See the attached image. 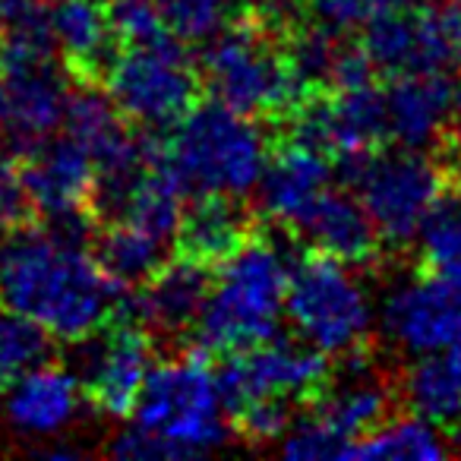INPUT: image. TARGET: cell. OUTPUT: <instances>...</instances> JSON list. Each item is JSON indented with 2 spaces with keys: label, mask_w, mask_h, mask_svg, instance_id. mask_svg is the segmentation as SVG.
Returning a JSON list of instances; mask_svg holds the SVG:
<instances>
[{
  "label": "cell",
  "mask_w": 461,
  "mask_h": 461,
  "mask_svg": "<svg viewBox=\"0 0 461 461\" xmlns=\"http://www.w3.org/2000/svg\"><path fill=\"white\" fill-rule=\"evenodd\" d=\"M89 247L45 221L0 234V307L32 316L60 341L108 326L127 291Z\"/></svg>",
  "instance_id": "6da1fadb"
},
{
  "label": "cell",
  "mask_w": 461,
  "mask_h": 461,
  "mask_svg": "<svg viewBox=\"0 0 461 461\" xmlns=\"http://www.w3.org/2000/svg\"><path fill=\"white\" fill-rule=\"evenodd\" d=\"M230 439L218 370L203 357H171L149 370L130 423L108 452L127 461H180L212 455Z\"/></svg>",
  "instance_id": "7a4b0ae2"
},
{
  "label": "cell",
  "mask_w": 461,
  "mask_h": 461,
  "mask_svg": "<svg viewBox=\"0 0 461 461\" xmlns=\"http://www.w3.org/2000/svg\"><path fill=\"white\" fill-rule=\"evenodd\" d=\"M165 165L190 196L244 199L257 193L272 158V142L257 117L221 102L193 104L161 146Z\"/></svg>",
  "instance_id": "3957f363"
},
{
  "label": "cell",
  "mask_w": 461,
  "mask_h": 461,
  "mask_svg": "<svg viewBox=\"0 0 461 461\" xmlns=\"http://www.w3.org/2000/svg\"><path fill=\"white\" fill-rule=\"evenodd\" d=\"M291 263L276 240L250 238L218 263L209 301L196 322L205 351H244L278 332L288 303Z\"/></svg>",
  "instance_id": "277c9868"
},
{
  "label": "cell",
  "mask_w": 461,
  "mask_h": 461,
  "mask_svg": "<svg viewBox=\"0 0 461 461\" xmlns=\"http://www.w3.org/2000/svg\"><path fill=\"white\" fill-rule=\"evenodd\" d=\"M285 316L297 339L326 357H351L364 351L379 326V303L357 276V266L313 253L291 263Z\"/></svg>",
  "instance_id": "5b68a950"
},
{
  "label": "cell",
  "mask_w": 461,
  "mask_h": 461,
  "mask_svg": "<svg viewBox=\"0 0 461 461\" xmlns=\"http://www.w3.org/2000/svg\"><path fill=\"white\" fill-rule=\"evenodd\" d=\"M203 79L215 102L247 117H278L307 95L282 41L257 23H230L205 41Z\"/></svg>",
  "instance_id": "8992f818"
},
{
  "label": "cell",
  "mask_w": 461,
  "mask_h": 461,
  "mask_svg": "<svg viewBox=\"0 0 461 461\" xmlns=\"http://www.w3.org/2000/svg\"><path fill=\"white\" fill-rule=\"evenodd\" d=\"M345 184L360 196L385 247L404 250L446 196V171L423 149H392L383 155H345L339 165Z\"/></svg>",
  "instance_id": "52a82bcc"
},
{
  "label": "cell",
  "mask_w": 461,
  "mask_h": 461,
  "mask_svg": "<svg viewBox=\"0 0 461 461\" xmlns=\"http://www.w3.org/2000/svg\"><path fill=\"white\" fill-rule=\"evenodd\" d=\"M102 86L121 114L146 130L174 127L199 98V73L180 39L161 45H121Z\"/></svg>",
  "instance_id": "ba28073f"
},
{
  "label": "cell",
  "mask_w": 461,
  "mask_h": 461,
  "mask_svg": "<svg viewBox=\"0 0 461 461\" xmlns=\"http://www.w3.org/2000/svg\"><path fill=\"white\" fill-rule=\"evenodd\" d=\"M360 48L385 77L461 70V0H420L392 10L364 29Z\"/></svg>",
  "instance_id": "9c48e42d"
},
{
  "label": "cell",
  "mask_w": 461,
  "mask_h": 461,
  "mask_svg": "<svg viewBox=\"0 0 461 461\" xmlns=\"http://www.w3.org/2000/svg\"><path fill=\"white\" fill-rule=\"evenodd\" d=\"M329 383V357L301 339L259 341L244 351L228 354L218 366L224 408L230 420L238 411L257 402H288L301 404L316 398Z\"/></svg>",
  "instance_id": "30bf717a"
},
{
  "label": "cell",
  "mask_w": 461,
  "mask_h": 461,
  "mask_svg": "<svg viewBox=\"0 0 461 461\" xmlns=\"http://www.w3.org/2000/svg\"><path fill=\"white\" fill-rule=\"evenodd\" d=\"M77 354L70 366L86 392L92 411L104 417H130L140 402L152 360V335L136 320L114 316L108 326L73 341Z\"/></svg>",
  "instance_id": "8fae6325"
},
{
  "label": "cell",
  "mask_w": 461,
  "mask_h": 461,
  "mask_svg": "<svg viewBox=\"0 0 461 461\" xmlns=\"http://www.w3.org/2000/svg\"><path fill=\"white\" fill-rule=\"evenodd\" d=\"M379 332L404 357L461 348V288L439 276H404L379 301Z\"/></svg>",
  "instance_id": "7c38bea8"
},
{
  "label": "cell",
  "mask_w": 461,
  "mask_h": 461,
  "mask_svg": "<svg viewBox=\"0 0 461 461\" xmlns=\"http://www.w3.org/2000/svg\"><path fill=\"white\" fill-rule=\"evenodd\" d=\"M294 111L291 140L326 155H360L389 140L385 98L373 83L320 92Z\"/></svg>",
  "instance_id": "4fadbf2b"
},
{
  "label": "cell",
  "mask_w": 461,
  "mask_h": 461,
  "mask_svg": "<svg viewBox=\"0 0 461 461\" xmlns=\"http://www.w3.org/2000/svg\"><path fill=\"white\" fill-rule=\"evenodd\" d=\"M209 291V263L180 253L177 259H167L149 282H142L136 294H123L117 316L142 322L152 332L180 335L186 329H196Z\"/></svg>",
  "instance_id": "5bb4252c"
},
{
  "label": "cell",
  "mask_w": 461,
  "mask_h": 461,
  "mask_svg": "<svg viewBox=\"0 0 461 461\" xmlns=\"http://www.w3.org/2000/svg\"><path fill=\"white\" fill-rule=\"evenodd\" d=\"M23 177H26L41 221L79 215V212H89L92 203L95 158L70 133L51 136L23 158Z\"/></svg>",
  "instance_id": "9a60e30c"
},
{
  "label": "cell",
  "mask_w": 461,
  "mask_h": 461,
  "mask_svg": "<svg viewBox=\"0 0 461 461\" xmlns=\"http://www.w3.org/2000/svg\"><path fill=\"white\" fill-rule=\"evenodd\" d=\"M389 142L427 149L448 133L458 111V86L448 73H402L383 89Z\"/></svg>",
  "instance_id": "2e32d148"
},
{
  "label": "cell",
  "mask_w": 461,
  "mask_h": 461,
  "mask_svg": "<svg viewBox=\"0 0 461 461\" xmlns=\"http://www.w3.org/2000/svg\"><path fill=\"white\" fill-rule=\"evenodd\" d=\"M86 392L77 373L60 360L26 373L7 385V420L14 429L32 439H60V433L73 427L83 414Z\"/></svg>",
  "instance_id": "e0dca14e"
},
{
  "label": "cell",
  "mask_w": 461,
  "mask_h": 461,
  "mask_svg": "<svg viewBox=\"0 0 461 461\" xmlns=\"http://www.w3.org/2000/svg\"><path fill=\"white\" fill-rule=\"evenodd\" d=\"M345 360V373L339 379H332V383H326V389L316 395L310 414L351 448L360 436L370 433L376 423H383L389 417L395 389L364 357L351 354Z\"/></svg>",
  "instance_id": "ac0fdd59"
},
{
  "label": "cell",
  "mask_w": 461,
  "mask_h": 461,
  "mask_svg": "<svg viewBox=\"0 0 461 461\" xmlns=\"http://www.w3.org/2000/svg\"><path fill=\"white\" fill-rule=\"evenodd\" d=\"M297 238H303L316 253H329L345 263H370L383 247L376 234V224L366 215L364 203L354 190L329 186L291 228Z\"/></svg>",
  "instance_id": "d6986e66"
},
{
  "label": "cell",
  "mask_w": 461,
  "mask_h": 461,
  "mask_svg": "<svg viewBox=\"0 0 461 461\" xmlns=\"http://www.w3.org/2000/svg\"><path fill=\"white\" fill-rule=\"evenodd\" d=\"M51 29L58 54L73 83L102 86L117 41L108 4L102 0H51Z\"/></svg>",
  "instance_id": "ffe728a7"
},
{
  "label": "cell",
  "mask_w": 461,
  "mask_h": 461,
  "mask_svg": "<svg viewBox=\"0 0 461 461\" xmlns=\"http://www.w3.org/2000/svg\"><path fill=\"white\" fill-rule=\"evenodd\" d=\"M335 180V167L326 152L294 142L269 158L263 180L257 186L259 212L272 221L294 228V221L329 190Z\"/></svg>",
  "instance_id": "44dd1931"
},
{
  "label": "cell",
  "mask_w": 461,
  "mask_h": 461,
  "mask_svg": "<svg viewBox=\"0 0 461 461\" xmlns=\"http://www.w3.org/2000/svg\"><path fill=\"white\" fill-rule=\"evenodd\" d=\"M398 398L411 414L442 429L461 427V348L417 354L398 376Z\"/></svg>",
  "instance_id": "7402d4cb"
},
{
  "label": "cell",
  "mask_w": 461,
  "mask_h": 461,
  "mask_svg": "<svg viewBox=\"0 0 461 461\" xmlns=\"http://www.w3.org/2000/svg\"><path fill=\"white\" fill-rule=\"evenodd\" d=\"M92 253L121 288H140L142 282H149L167 263L171 240L158 238V234H152V230L140 228L133 221L117 218V221H104L95 228Z\"/></svg>",
  "instance_id": "603a6c76"
},
{
  "label": "cell",
  "mask_w": 461,
  "mask_h": 461,
  "mask_svg": "<svg viewBox=\"0 0 461 461\" xmlns=\"http://www.w3.org/2000/svg\"><path fill=\"white\" fill-rule=\"evenodd\" d=\"M250 240V218L228 196H196V203L184 212L177 244L180 253L203 263H221L224 257Z\"/></svg>",
  "instance_id": "cb8c5ba5"
},
{
  "label": "cell",
  "mask_w": 461,
  "mask_h": 461,
  "mask_svg": "<svg viewBox=\"0 0 461 461\" xmlns=\"http://www.w3.org/2000/svg\"><path fill=\"white\" fill-rule=\"evenodd\" d=\"M452 452L446 429L423 420L417 414L385 417L383 423L364 433L351 448L348 458L360 461H439Z\"/></svg>",
  "instance_id": "d4e9b609"
},
{
  "label": "cell",
  "mask_w": 461,
  "mask_h": 461,
  "mask_svg": "<svg viewBox=\"0 0 461 461\" xmlns=\"http://www.w3.org/2000/svg\"><path fill=\"white\" fill-rule=\"evenodd\" d=\"M54 335L32 316L0 307V389L58 360Z\"/></svg>",
  "instance_id": "484cf974"
},
{
  "label": "cell",
  "mask_w": 461,
  "mask_h": 461,
  "mask_svg": "<svg viewBox=\"0 0 461 461\" xmlns=\"http://www.w3.org/2000/svg\"><path fill=\"white\" fill-rule=\"evenodd\" d=\"M339 35L341 32L329 29L326 23H320L316 16L310 26H301L291 32L285 54H288V64H291V70H294V77L301 79L303 92H310V89L329 92L335 86L341 58H345V51H348V45Z\"/></svg>",
  "instance_id": "4316f807"
},
{
  "label": "cell",
  "mask_w": 461,
  "mask_h": 461,
  "mask_svg": "<svg viewBox=\"0 0 461 461\" xmlns=\"http://www.w3.org/2000/svg\"><path fill=\"white\" fill-rule=\"evenodd\" d=\"M414 247L427 272L461 288V193L446 190V196L423 221Z\"/></svg>",
  "instance_id": "83f0119b"
},
{
  "label": "cell",
  "mask_w": 461,
  "mask_h": 461,
  "mask_svg": "<svg viewBox=\"0 0 461 461\" xmlns=\"http://www.w3.org/2000/svg\"><path fill=\"white\" fill-rule=\"evenodd\" d=\"M167 29L184 45H205L212 35L228 29L247 0H158Z\"/></svg>",
  "instance_id": "f1b7e54d"
},
{
  "label": "cell",
  "mask_w": 461,
  "mask_h": 461,
  "mask_svg": "<svg viewBox=\"0 0 461 461\" xmlns=\"http://www.w3.org/2000/svg\"><path fill=\"white\" fill-rule=\"evenodd\" d=\"M108 14L121 45H161L177 39L161 16L158 0H111Z\"/></svg>",
  "instance_id": "f546056e"
},
{
  "label": "cell",
  "mask_w": 461,
  "mask_h": 461,
  "mask_svg": "<svg viewBox=\"0 0 461 461\" xmlns=\"http://www.w3.org/2000/svg\"><path fill=\"white\" fill-rule=\"evenodd\" d=\"M39 221V209L23 177V161L0 149V234Z\"/></svg>",
  "instance_id": "4dcf8cb0"
},
{
  "label": "cell",
  "mask_w": 461,
  "mask_h": 461,
  "mask_svg": "<svg viewBox=\"0 0 461 461\" xmlns=\"http://www.w3.org/2000/svg\"><path fill=\"white\" fill-rule=\"evenodd\" d=\"M414 0H310L313 16L326 23L335 32H351V29H366L373 20L402 10Z\"/></svg>",
  "instance_id": "1f68e13d"
},
{
  "label": "cell",
  "mask_w": 461,
  "mask_h": 461,
  "mask_svg": "<svg viewBox=\"0 0 461 461\" xmlns=\"http://www.w3.org/2000/svg\"><path fill=\"white\" fill-rule=\"evenodd\" d=\"M458 123H455V152L461 155V83H458V111H455Z\"/></svg>",
  "instance_id": "d6a6232c"
},
{
  "label": "cell",
  "mask_w": 461,
  "mask_h": 461,
  "mask_svg": "<svg viewBox=\"0 0 461 461\" xmlns=\"http://www.w3.org/2000/svg\"><path fill=\"white\" fill-rule=\"evenodd\" d=\"M4 10H7V0H0V23H4Z\"/></svg>",
  "instance_id": "836d02e7"
}]
</instances>
